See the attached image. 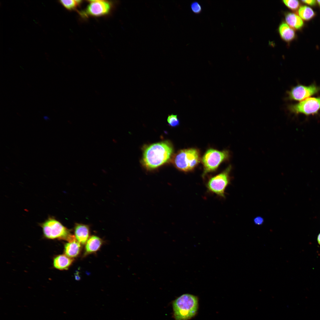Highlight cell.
Instances as JSON below:
<instances>
[{
  "label": "cell",
  "mask_w": 320,
  "mask_h": 320,
  "mask_svg": "<svg viewBox=\"0 0 320 320\" xmlns=\"http://www.w3.org/2000/svg\"><path fill=\"white\" fill-rule=\"evenodd\" d=\"M173 149L167 141L151 144L144 150L142 159L143 166L148 170L155 169L172 159Z\"/></svg>",
  "instance_id": "1"
},
{
  "label": "cell",
  "mask_w": 320,
  "mask_h": 320,
  "mask_svg": "<svg viewBox=\"0 0 320 320\" xmlns=\"http://www.w3.org/2000/svg\"><path fill=\"white\" fill-rule=\"evenodd\" d=\"M174 317L175 320H188L196 314L198 298L194 295H182L172 303Z\"/></svg>",
  "instance_id": "2"
},
{
  "label": "cell",
  "mask_w": 320,
  "mask_h": 320,
  "mask_svg": "<svg viewBox=\"0 0 320 320\" xmlns=\"http://www.w3.org/2000/svg\"><path fill=\"white\" fill-rule=\"evenodd\" d=\"M172 161L179 170L184 172L192 171L201 161L200 152L195 148H189L180 150L172 158Z\"/></svg>",
  "instance_id": "3"
},
{
  "label": "cell",
  "mask_w": 320,
  "mask_h": 320,
  "mask_svg": "<svg viewBox=\"0 0 320 320\" xmlns=\"http://www.w3.org/2000/svg\"><path fill=\"white\" fill-rule=\"evenodd\" d=\"M229 156V152L227 150L219 151L212 148L207 150L201 159L204 167L202 176L204 177L207 173L215 171Z\"/></svg>",
  "instance_id": "4"
},
{
  "label": "cell",
  "mask_w": 320,
  "mask_h": 320,
  "mask_svg": "<svg viewBox=\"0 0 320 320\" xmlns=\"http://www.w3.org/2000/svg\"><path fill=\"white\" fill-rule=\"evenodd\" d=\"M88 4L85 9L78 12L83 18L98 17L110 14L113 8L111 1L103 0L87 1Z\"/></svg>",
  "instance_id": "5"
},
{
  "label": "cell",
  "mask_w": 320,
  "mask_h": 320,
  "mask_svg": "<svg viewBox=\"0 0 320 320\" xmlns=\"http://www.w3.org/2000/svg\"><path fill=\"white\" fill-rule=\"evenodd\" d=\"M231 168L230 165L222 172L211 177L206 184L208 191L224 198L225 190L231 180L230 174Z\"/></svg>",
  "instance_id": "6"
},
{
  "label": "cell",
  "mask_w": 320,
  "mask_h": 320,
  "mask_svg": "<svg viewBox=\"0 0 320 320\" xmlns=\"http://www.w3.org/2000/svg\"><path fill=\"white\" fill-rule=\"evenodd\" d=\"M41 226L44 237L49 239L66 240L71 234L68 230L53 218H49Z\"/></svg>",
  "instance_id": "7"
},
{
  "label": "cell",
  "mask_w": 320,
  "mask_h": 320,
  "mask_svg": "<svg viewBox=\"0 0 320 320\" xmlns=\"http://www.w3.org/2000/svg\"><path fill=\"white\" fill-rule=\"evenodd\" d=\"M288 108L295 114L306 115L317 114L320 110V97L308 98L298 103L289 105Z\"/></svg>",
  "instance_id": "8"
},
{
  "label": "cell",
  "mask_w": 320,
  "mask_h": 320,
  "mask_svg": "<svg viewBox=\"0 0 320 320\" xmlns=\"http://www.w3.org/2000/svg\"><path fill=\"white\" fill-rule=\"evenodd\" d=\"M320 90V88L314 84L308 86L298 84L287 92V99L302 101L316 94Z\"/></svg>",
  "instance_id": "9"
},
{
  "label": "cell",
  "mask_w": 320,
  "mask_h": 320,
  "mask_svg": "<svg viewBox=\"0 0 320 320\" xmlns=\"http://www.w3.org/2000/svg\"><path fill=\"white\" fill-rule=\"evenodd\" d=\"M73 261V259L65 255H60L55 257L53 260L54 267L60 270H67Z\"/></svg>",
  "instance_id": "10"
},
{
  "label": "cell",
  "mask_w": 320,
  "mask_h": 320,
  "mask_svg": "<svg viewBox=\"0 0 320 320\" xmlns=\"http://www.w3.org/2000/svg\"><path fill=\"white\" fill-rule=\"evenodd\" d=\"M75 234L77 241L81 244L86 243L89 239V230L87 226L77 224L75 227Z\"/></svg>",
  "instance_id": "11"
},
{
  "label": "cell",
  "mask_w": 320,
  "mask_h": 320,
  "mask_svg": "<svg viewBox=\"0 0 320 320\" xmlns=\"http://www.w3.org/2000/svg\"><path fill=\"white\" fill-rule=\"evenodd\" d=\"M80 244L77 240L68 242L65 245L64 252L65 255L71 258L77 257L81 250Z\"/></svg>",
  "instance_id": "12"
},
{
  "label": "cell",
  "mask_w": 320,
  "mask_h": 320,
  "mask_svg": "<svg viewBox=\"0 0 320 320\" xmlns=\"http://www.w3.org/2000/svg\"><path fill=\"white\" fill-rule=\"evenodd\" d=\"M86 243L85 253L88 254L98 250L102 245V241L99 237L93 236L89 238Z\"/></svg>",
  "instance_id": "13"
},
{
  "label": "cell",
  "mask_w": 320,
  "mask_h": 320,
  "mask_svg": "<svg viewBox=\"0 0 320 320\" xmlns=\"http://www.w3.org/2000/svg\"><path fill=\"white\" fill-rule=\"evenodd\" d=\"M279 31L281 38L286 41H291L295 37V33L294 30L285 23H283L280 25Z\"/></svg>",
  "instance_id": "14"
},
{
  "label": "cell",
  "mask_w": 320,
  "mask_h": 320,
  "mask_svg": "<svg viewBox=\"0 0 320 320\" xmlns=\"http://www.w3.org/2000/svg\"><path fill=\"white\" fill-rule=\"evenodd\" d=\"M285 18L287 24L294 29H300L303 25L304 23L302 19L295 13L290 12L287 13Z\"/></svg>",
  "instance_id": "15"
},
{
  "label": "cell",
  "mask_w": 320,
  "mask_h": 320,
  "mask_svg": "<svg viewBox=\"0 0 320 320\" xmlns=\"http://www.w3.org/2000/svg\"><path fill=\"white\" fill-rule=\"evenodd\" d=\"M298 14L301 19L308 20L312 18L315 15V13L310 7L303 6L300 7L298 10Z\"/></svg>",
  "instance_id": "16"
},
{
  "label": "cell",
  "mask_w": 320,
  "mask_h": 320,
  "mask_svg": "<svg viewBox=\"0 0 320 320\" xmlns=\"http://www.w3.org/2000/svg\"><path fill=\"white\" fill-rule=\"evenodd\" d=\"M80 0H60V3L66 9L69 11L76 10L82 3Z\"/></svg>",
  "instance_id": "17"
},
{
  "label": "cell",
  "mask_w": 320,
  "mask_h": 320,
  "mask_svg": "<svg viewBox=\"0 0 320 320\" xmlns=\"http://www.w3.org/2000/svg\"><path fill=\"white\" fill-rule=\"evenodd\" d=\"M167 120L169 125L172 127H177L180 124L179 120L176 115L173 114L169 115Z\"/></svg>",
  "instance_id": "18"
},
{
  "label": "cell",
  "mask_w": 320,
  "mask_h": 320,
  "mask_svg": "<svg viewBox=\"0 0 320 320\" xmlns=\"http://www.w3.org/2000/svg\"><path fill=\"white\" fill-rule=\"evenodd\" d=\"M283 1L287 7L292 10L297 9L299 5V2L297 0H284Z\"/></svg>",
  "instance_id": "19"
},
{
  "label": "cell",
  "mask_w": 320,
  "mask_h": 320,
  "mask_svg": "<svg viewBox=\"0 0 320 320\" xmlns=\"http://www.w3.org/2000/svg\"><path fill=\"white\" fill-rule=\"evenodd\" d=\"M191 7L192 12L195 13L199 14L201 11V7L200 4L197 1L192 2L191 4Z\"/></svg>",
  "instance_id": "20"
},
{
  "label": "cell",
  "mask_w": 320,
  "mask_h": 320,
  "mask_svg": "<svg viewBox=\"0 0 320 320\" xmlns=\"http://www.w3.org/2000/svg\"><path fill=\"white\" fill-rule=\"evenodd\" d=\"M302 1L304 3L311 6L315 5L316 3V1L315 0H302Z\"/></svg>",
  "instance_id": "21"
},
{
  "label": "cell",
  "mask_w": 320,
  "mask_h": 320,
  "mask_svg": "<svg viewBox=\"0 0 320 320\" xmlns=\"http://www.w3.org/2000/svg\"><path fill=\"white\" fill-rule=\"evenodd\" d=\"M254 221L256 224L260 225L263 223V219L260 217H258L255 219Z\"/></svg>",
  "instance_id": "22"
},
{
  "label": "cell",
  "mask_w": 320,
  "mask_h": 320,
  "mask_svg": "<svg viewBox=\"0 0 320 320\" xmlns=\"http://www.w3.org/2000/svg\"><path fill=\"white\" fill-rule=\"evenodd\" d=\"M318 241L319 244L320 245V233L319 234L318 237Z\"/></svg>",
  "instance_id": "23"
},
{
  "label": "cell",
  "mask_w": 320,
  "mask_h": 320,
  "mask_svg": "<svg viewBox=\"0 0 320 320\" xmlns=\"http://www.w3.org/2000/svg\"><path fill=\"white\" fill-rule=\"evenodd\" d=\"M317 1L318 4L319 5L320 7V0H317Z\"/></svg>",
  "instance_id": "24"
}]
</instances>
